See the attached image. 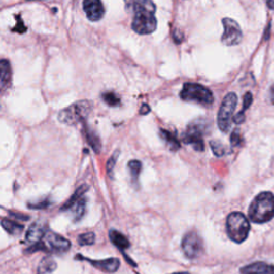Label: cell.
<instances>
[{
    "label": "cell",
    "mask_w": 274,
    "mask_h": 274,
    "mask_svg": "<svg viewBox=\"0 0 274 274\" xmlns=\"http://www.w3.org/2000/svg\"><path fill=\"white\" fill-rule=\"evenodd\" d=\"M173 274H189L187 272H178V273H173Z\"/></svg>",
    "instance_id": "74e56055"
},
{
    "label": "cell",
    "mask_w": 274,
    "mask_h": 274,
    "mask_svg": "<svg viewBox=\"0 0 274 274\" xmlns=\"http://www.w3.org/2000/svg\"><path fill=\"white\" fill-rule=\"evenodd\" d=\"M88 191V185L86 184H83L81 185L80 188H78L75 193L72 195L71 198L68 199L63 206H62V208H61V211H65V210H68V209H72L74 206L77 203V201L80 200L81 198L84 197V194Z\"/></svg>",
    "instance_id": "e0dca14e"
},
{
    "label": "cell",
    "mask_w": 274,
    "mask_h": 274,
    "mask_svg": "<svg viewBox=\"0 0 274 274\" xmlns=\"http://www.w3.org/2000/svg\"><path fill=\"white\" fill-rule=\"evenodd\" d=\"M149 112H150L149 105H147L146 103H144L143 106H142V109H141V114L142 115H147V114H149Z\"/></svg>",
    "instance_id": "836d02e7"
},
{
    "label": "cell",
    "mask_w": 274,
    "mask_h": 274,
    "mask_svg": "<svg viewBox=\"0 0 274 274\" xmlns=\"http://www.w3.org/2000/svg\"><path fill=\"white\" fill-rule=\"evenodd\" d=\"M210 147L213 151V153L217 156H223L225 154H227L229 152L228 148L224 144H222L219 141H211L210 142Z\"/></svg>",
    "instance_id": "cb8c5ba5"
},
{
    "label": "cell",
    "mask_w": 274,
    "mask_h": 274,
    "mask_svg": "<svg viewBox=\"0 0 274 274\" xmlns=\"http://www.w3.org/2000/svg\"><path fill=\"white\" fill-rule=\"evenodd\" d=\"M84 129H85L86 139H87L88 144L91 146V148L94 150V152L99 153L101 150V142H100L99 136H97L93 131H91L89 128H88L86 124L84 125Z\"/></svg>",
    "instance_id": "44dd1931"
},
{
    "label": "cell",
    "mask_w": 274,
    "mask_h": 274,
    "mask_svg": "<svg viewBox=\"0 0 274 274\" xmlns=\"http://www.w3.org/2000/svg\"><path fill=\"white\" fill-rule=\"evenodd\" d=\"M110 239L115 244V246L118 248L119 250H121V251L129 249L130 246H131L128 238H126L125 236H123L121 232L117 231L115 229L110 230Z\"/></svg>",
    "instance_id": "2e32d148"
},
{
    "label": "cell",
    "mask_w": 274,
    "mask_h": 274,
    "mask_svg": "<svg viewBox=\"0 0 274 274\" xmlns=\"http://www.w3.org/2000/svg\"><path fill=\"white\" fill-rule=\"evenodd\" d=\"M238 104V96L236 93L229 92L225 95L218 114V125L222 132L227 133L231 128L233 112Z\"/></svg>",
    "instance_id": "52a82bcc"
},
{
    "label": "cell",
    "mask_w": 274,
    "mask_h": 274,
    "mask_svg": "<svg viewBox=\"0 0 274 274\" xmlns=\"http://www.w3.org/2000/svg\"><path fill=\"white\" fill-rule=\"evenodd\" d=\"M126 8L132 10L134 16L132 21L133 30L140 35H149L156 28L155 5L150 0H137L126 4Z\"/></svg>",
    "instance_id": "6da1fadb"
},
{
    "label": "cell",
    "mask_w": 274,
    "mask_h": 274,
    "mask_svg": "<svg viewBox=\"0 0 274 274\" xmlns=\"http://www.w3.org/2000/svg\"><path fill=\"white\" fill-rule=\"evenodd\" d=\"M160 135L162 137V140L165 141V143L169 146V148L173 151H177L178 149H180V147H181L180 142L178 141V139L176 137V135L174 133L165 130V129H161Z\"/></svg>",
    "instance_id": "d6986e66"
},
{
    "label": "cell",
    "mask_w": 274,
    "mask_h": 274,
    "mask_svg": "<svg viewBox=\"0 0 274 274\" xmlns=\"http://www.w3.org/2000/svg\"><path fill=\"white\" fill-rule=\"evenodd\" d=\"M0 77H2V89L5 91L11 85L12 70L10 62L7 59L0 61Z\"/></svg>",
    "instance_id": "9a60e30c"
},
{
    "label": "cell",
    "mask_w": 274,
    "mask_h": 274,
    "mask_svg": "<svg viewBox=\"0 0 274 274\" xmlns=\"http://www.w3.org/2000/svg\"><path fill=\"white\" fill-rule=\"evenodd\" d=\"M244 119H246V115H244V112L240 111L236 116L233 117V122L237 124H241L242 122H244Z\"/></svg>",
    "instance_id": "4dcf8cb0"
},
{
    "label": "cell",
    "mask_w": 274,
    "mask_h": 274,
    "mask_svg": "<svg viewBox=\"0 0 274 274\" xmlns=\"http://www.w3.org/2000/svg\"><path fill=\"white\" fill-rule=\"evenodd\" d=\"M271 96H272V102L274 103V87L272 88V90H271Z\"/></svg>",
    "instance_id": "8d00e7d4"
},
{
    "label": "cell",
    "mask_w": 274,
    "mask_h": 274,
    "mask_svg": "<svg viewBox=\"0 0 274 274\" xmlns=\"http://www.w3.org/2000/svg\"><path fill=\"white\" fill-rule=\"evenodd\" d=\"M252 103H253V95L251 92H247L246 94H244V97H243V106H242L241 111L246 112L248 109H250Z\"/></svg>",
    "instance_id": "83f0119b"
},
{
    "label": "cell",
    "mask_w": 274,
    "mask_h": 274,
    "mask_svg": "<svg viewBox=\"0 0 274 274\" xmlns=\"http://www.w3.org/2000/svg\"><path fill=\"white\" fill-rule=\"evenodd\" d=\"M73 210V215H74V221L78 222L80 221L85 214L86 211V199L85 197L81 198L80 200L77 201V203L72 208Z\"/></svg>",
    "instance_id": "603a6c76"
},
{
    "label": "cell",
    "mask_w": 274,
    "mask_h": 274,
    "mask_svg": "<svg viewBox=\"0 0 274 274\" xmlns=\"http://www.w3.org/2000/svg\"><path fill=\"white\" fill-rule=\"evenodd\" d=\"M94 241H95V234L93 232L82 233L81 236H78V238H77V242L81 247L92 246Z\"/></svg>",
    "instance_id": "484cf974"
},
{
    "label": "cell",
    "mask_w": 274,
    "mask_h": 274,
    "mask_svg": "<svg viewBox=\"0 0 274 274\" xmlns=\"http://www.w3.org/2000/svg\"><path fill=\"white\" fill-rule=\"evenodd\" d=\"M2 226L8 233L12 234V236H18V234H21L24 230V226L22 224H18L17 222L9 219L2 220Z\"/></svg>",
    "instance_id": "ac0fdd59"
},
{
    "label": "cell",
    "mask_w": 274,
    "mask_h": 274,
    "mask_svg": "<svg viewBox=\"0 0 274 274\" xmlns=\"http://www.w3.org/2000/svg\"><path fill=\"white\" fill-rule=\"evenodd\" d=\"M48 231L47 226L42 222H36L30 227L28 228L26 233V241L30 247H35L37 244L41 243ZM29 247V248H30Z\"/></svg>",
    "instance_id": "8fae6325"
},
{
    "label": "cell",
    "mask_w": 274,
    "mask_h": 274,
    "mask_svg": "<svg viewBox=\"0 0 274 274\" xmlns=\"http://www.w3.org/2000/svg\"><path fill=\"white\" fill-rule=\"evenodd\" d=\"M206 125L201 121H194L190 125L185 133L182 135V141L185 144L191 145L196 151L204 150V143L202 140V135L206 133Z\"/></svg>",
    "instance_id": "ba28073f"
},
{
    "label": "cell",
    "mask_w": 274,
    "mask_h": 274,
    "mask_svg": "<svg viewBox=\"0 0 274 274\" xmlns=\"http://www.w3.org/2000/svg\"><path fill=\"white\" fill-rule=\"evenodd\" d=\"M241 274H274V266L263 261L251 263L240 270Z\"/></svg>",
    "instance_id": "5bb4252c"
},
{
    "label": "cell",
    "mask_w": 274,
    "mask_h": 274,
    "mask_svg": "<svg viewBox=\"0 0 274 274\" xmlns=\"http://www.w3.org/2000/svg\"><path fill=\"white\" fill-rule=\"evenodd\" d=\"M119 158V150H116L112 156L110 158V160L107 161V165H106V170H107V174L111 175L113 174L114 172V168H115V165H116V162L117 160H118Z\"/></svg>",
    "instance_id": "4316f807"
},
{
    "label": "cell",
    "mask_w": 274,
    "mask_h": 274,
    "mask_svg": "<svg viewBox=\"0 0 274 274\" xmlns=\"http://www.w3.org/2000/svg\"><path fill=\"white\" fill-rule=\"evenodd\" d=\"M128 168L130 170L131 180L135 187H139V178L142 172V163L137 160H132L128 164Z\"/></svg>",
    "instance_id": "7402d4cb"
},
{
    "label": "cell",
    "mask_w": 274,
    "mask_h": 274,
    "mask_svg": "<svg viewBox=\"0 0 274 274\" xmlns=\"http://www.w3.org/2000/svg\"><path fill=\"white\" fill-rule=\"evenodd\" d=\"M84 11L87 17L92 22H97L104 16L105 10L103 4L99 0H86L83 4Z\"/></svg>",
    "instance_id": "7c38bea8"
},
{
    "label": "cell",
    "mask_w": 274,
    "mask_h": 274,
    "mask_svg": "<svg viewBox=\"0 0 274 274\" xmlns=\"http://www.w3.org/2000/svg\"><path fill=\"white\" fill-rule=\"evenodd\" d=\"M9 214L11 215V217L17 219V220H22V221H28V220H29L28 215H25V214H23V213H15V212H11V211H10Z\"/></svg>",
    "instance_id": "1f68e13d"
},
{
    "label": "cell",
    "mask_w": 274,
    "mask_h": 274,
    "mask_svg": "<svg viewBox=\"0 0 274 274\" xmlns=\"http://www.w3.org/2000/svg\"><path fill=\"white\" fill-rule=\"evenodd\" d=\"M174 40H175V42L176 43H180L181 41H182V38H183V36H182V33L181 32H179L178 30H175V32H174Z\"/></svg>",
    "instance_id": "d6a6232c"
},
{
    "label": "cell",
    "mask_w": 274,
    "mask_h": 274,
    "mask_svg": "<svg viewBox=\"0 0 274 274\" xmlns=\"http://www.w3.org/2000/svg\"><path fill=\"white\" fill-rule=\"evenodd\" d=\"M267 5H268V7H269L270 9H272V10L274 9V2H268Z\"/></svg>",
    "instance_id": "d590c367"
},
{
    "label": "cell",
    "mask_w": 274,
    "mask_h": 274,
    "mask_svg": "<svg viewBox=\"0 0 274 274\" xmlns=\"http://www.w3.org/2000/svg\"><path fill=\"white\" fill-rule=\"evenodd\" d=\"M181 247L185 256L191 259L199 257L203 251L202 239L200 238L199 234L195 231L185 233V236L182 239Z\"/></svg>",
    "instance_id": "9c48e42d"
},
{
    "label": "cell",
    "mask_w": 274,
    "mask_h": 274,
    "mask_svg": "<svg viewBox=\"0 0 274 274\" xmlns=\"http://www.w3.org/2000/svg\"><path fill=\"white\" fill-rule=\"evenodd\" d=\"M91 111L92 104L89 101H78L58 114V120L66 125H75L85 122Z\"/></svg>",
    "instance_id": "3957f363"
},
{
    "label": "cell",
    "mask_w": 274,
    "mask_h": 274,
    "mask_svg": "<svg viewBox=\"0 0 274 274\" xmlns=\"http://www.w3.org/2000/svg\"><path fill=\"white\" fill-rule=\"evenodd\" d=\"M249 217L253 223L263 224L274 218V195L271 192H262L252 201Z\"/></svg>",
    "instance_id": "7a4b0ae2"
},
{
    "label": "cell",
    "mask_w": 274,
    "mask_h": 274,
    "mask_svg": "<svg viewBox=\"0 0 274 274\" xmlns=\"http://www.w3.org/2000/svg\"><path fill=\"white\" fill-rule=\"evenodd\" d=\"M180 97L183 101L195 102L202 106H211L214 101L210 89L195 83H185L180 92Z\"/></svg>",
    "instance_id": "5b68a950"
},
{
    "label": "cell",
    "mask_w": 274,
    "mask_h": 274,
    "mask_svg": "<svg viewBox=\"0 0 274 274\" xmlns=\"http://www.w3.org/2000/svg\"><path fill=\"white\" fill-rule=\"evenodd\" d=\"M102 99L109 106L116 107L120 105V97L115 92H104L102 94Z\"/></svg>",
    "instance_id": "d4e9b609"
},
{
    "label": "cell",
    "mask_w": 274,
    "mask_h": 274,
    "mask_svg": "<svg viewBox=\"0 0 274 274\" xmlns=\"http://www.w3.org/2000/svg\"><path fill=\"white\" fill-rule=\"evenodd\" d=\"M71 249V242L64 237L60 236L54 231L48 230L43 238L42 242L37 244L35 247L28 248L25 252L28 254L33 253L36 251H46L55 253H63Z\"/></svg>",
    "instance_id": "8992f818"
},
{
    "label": "cell",
    "mask_w": 274,
    "mask_h": 274,
    "mask_svg": "<svg viewBox=\"0 0 274 274\" xmlns=\"http://www.w3.org/2000/svg\"><path fill=\"white\" fill-rule=\"evenodd\" d=\"M224 33L222 36V42L227 46L238 45L242 41V30L239 24L229 17L223 18Z\"/></svg>",
    "instance_id": "30bf717a"
},
{
    "label": "cell",
    "mask_w": 274,
    "mask_h": 274,
    "mask_svg": "<svg viewBox=\"0 0 274 274\" xmlns=\"http://www.w3.org/2000/svg\"><path fill=\"white\" fill-rule=\"evenodd\" d=\"M17 17V19H18V22H19V24H18V27H22V26H24V24H23V22H22V19H21V16H16ZM15 30H17V32H21V29H19V28H16L15 29ZM22 32H24L25 30H26V29L25 28H23L22 29Z\"/></svg>",
    "instance_id": "e575fe53"
},
{
    "label": "cell",
    "mask_w": 274,
    "mask_h": 274,
    "mask_svg": "<svg viewBox=\"0 0 274 274\" xmlns=\"http://www.w3.org/2000/svg\"><path fill=\"white\" fill-rule=\"evenodd\" d=\"M57 269V263L52 257H44L38 266V274H48Z\"/></svg>",
    "instance_id": "ffe728a7"
},
{
    "label": "cell",
    "mask_w": 274,
    "mask_h": 274,
    "mask_svg": "<svg viewBox=\"0 0 274 274\" xmlns=\"http://www.w3.org/2000/svg\"><path fill=\"white\" fill-rule=\"evenodd\" d=\"M48 206H50V201L47 199L46 200H42L40 202H29L28 207L30 209H45L47 208Z\"/></svg>",
    "instance_id": "f546056e"
},
{
    "label": "cell",
    "mask_w": 274,
    "mask_h": 274,
    "mask_svg": "<svg viewBox=\"0 0 274 274\" xmlns=\"http://www.w3.org/2000/svg\"><path fill=\"white\" fill-rule=\"evenodd\" d=\"M241 136H240V132L239 130H234L232 133H231V136H230V143L232 146L234 147H238L241 145Z\"/></svg>",
    "instance_id": "f1b7e54d"
},
{
    "label": "cell",
    "mask_w": 274,
    "mask_h": 274,
    "mask_svg": "<svg viewBox=\"0 0 274 274\" xmlns=\"http://www.w3.org/2000/svg\"><path fill=\"white\" fill-rule=\"evenodd\" d=\"M251 226L246 215L241 212L230 213L226 220V230L228 237L236 243L247 240Z\"/></svg>",
    "instance_id": "277c9868"
},
{
    "label": "cell",
    "mask_w": 274,
    "mask_h": 274,
    "mask_svg": "<svg viewBox=\"0 0 274 274\" xmlns=\"http://www.w3.org/2000/svg\"><path fill=\"white\" fill-rule=\"evenodd\" d=\"M76 258L87 260L88 262H90L91 265L93 267H95L96 269H99V270L104 271V272H107V273L116 272L120 267V261H119V259H117V258H109V259H103V260H91L89 258L82 257L81 255L76 256Z\"/></svg>",
    "instance_id": "4fadbf2b"
}]
</instances>
